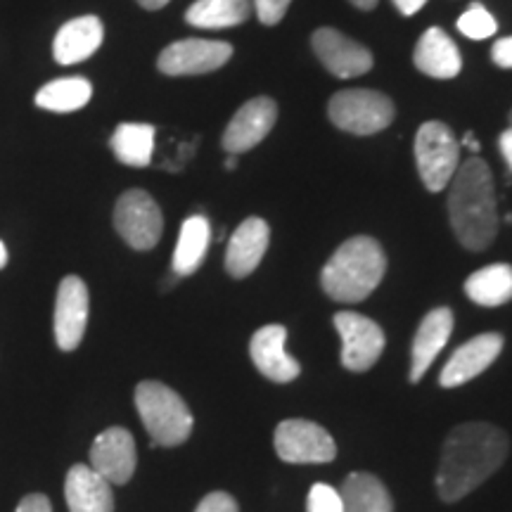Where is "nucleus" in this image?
Masks as SVG:
<instances>
[{
  "instance_id": "f03ea898",
  "label": "nucleus",
  "mask_w": 512,
  "mask_h": 512,
  "mask_svg": "<svg viewBox=\"0 0 512 512\" xmlns=\"http://www.w3.org/2000/svg\"><path fill=\"white\" fill-rule=\"evenodd\" d=\"M448 188V216L458 242L470 252H484L498 233L496 188L489 164L479 157L467 159Z\"/></svg>"
},
{
  "instance_id": "6e6552de",
  "label": "nucleus",
  "mask_w": 512,
  "mask_h": 512,
  "mask_svg": "<svg viewBox=\"0 0 512 512\" xmlns=\"http://www.w3.org/2000/svg\"><path fill=\"white\" fill-rule=\"evenodd\" d=\"M273 444L280 460L294 465L332 463L337 456L335 439L330 437V432L309 420L280 422Z\"/></svg>"
},
{
  "instance_id": "9d476101",
  "label": "nucleus",
  "mask_w": 512,
  "mask_h": 512,
  "mask_svg": "<svg viewBox=\"0 0 512 512\" xmlns=\"http://www.w3.org/2000/svg\"><path fill=\"white\" fill-rule=\"evenodd\" d=\"M230 57H233L230 43L185 38L162 50L157 67L166 76H200L221 69Z\"/></svg>"
},
{
  "instance_id": "4c0bfd02",
  "label": "nucleus",
  "mask_w": 512,
  "mask_h": 512,
  "mask_svg": "<svg viewBox=\"0 0 512 512\" xmlns=\"http://www.w3.org/2000/svg\"><path fill=\"white\" fill-rule=\"evenodd\" d=\"M351 5H354V8H358V10H373L377 3H380V0H349Z\"/></svg>"
},
{
  "instance_id": "423d86ee",
  "label": "nucleus",
  "mask_w": 512,
  "mask_h": 512,
  "mask_svg": "<svg viewBox=\"0 0 512 512\" xmlns=\"http://www.w3.org/2000/svg\"><path fill=\"white\" fill-rule=\"evenodd\" d=\"M330 121L354 136H375L394 121V102L370 88H349L332 95Z\"/></svg>"
},
{
  "instance_id": "2eb2a0df",
  "label": "nucleus",
  "mask_w": 512,
  "mask_h": 512,
  "mask_svg": "<svg viewBox=\"0 0 512 512\" xmlns=\"http://www.w3.org/2000/svg\"><path fill=\"white\" fill-rule=\"evenodd\" d=\"M501 351L503 337L498 332H484V335L472 337L470 342H465L456 354L448 358V363L439 375L441 387L451 389L475 380L477 375H482L501 356Z\"/></svg>"
},
{
  "instance_id": "c85d7f7f",
  "label": "nucleus",
  "mask_w": 512,
  "mask_h": 512,
  "mask_svg": "<svg viewBox=\"0 0 512 512\" xmlns=\"http://www.w3.org/2000/svg\"><path fill=\"white\" fill-rule=\"evenodd\" d=\"M309 512H344L342 494L330 484H313L309 491Z\"/></svg>"
},
{
  "instance_id": "2f4dec72",
  "label": "nucleus",
  "mask_w": 512,
  "mask_h": 512,
  "mask_svg": "<svg viewBox=\"0 0 512 512\" xmlns=\"http://www.w3.org/2000/svg\"><path fill=\"white\" fill-rule=\"evenodd\" d=\"M15 512H53V505L46 494H29L19 501Z\"/></svg>"
},
{
  "instance_id": "ea45409f",
  "label": "nucleus",
  "mask_w": 512,
  "mask_h": 512,
  "mask_svg": "<svg viewBox=\"0 0 512 512\" xmlns=\"http://www.w3.org/2000/svg\"><path fill=\"white\" fill-rule=\"evenodd\" d=\"M235 166H238V155H228V159H226V169L233 171Z\"/></svg>"
},
{
  "instance_id": "393cba45",
  "label": "nucleus",
  "mask_w": 512,
  "mask_h": 512,
  "mask_svg": "<svg viewBox=\"0 0 512 512\" xmlns=\"http://www.w3.org/2000/svg\"><path fill=\"white\" fill-rule=\"evenodd\" d=\"M252 0H197L185 12V22L197 29H228L245 22Z\"/></svg>"
},
{
  "instance_id": "1a4fd4ad",
  "label": "nucleus",
  "mask_w": 512,
  "mask_h": 512,
  "mask_svg": "<svg viewBox=\"0 0 512 512\" xmlns=\"http://www.w3.org/2000/svg\"><path fill=\"white\" fill-rule=\"evenodd\" d=\"M335 328L342 337V366L351 373H366L373 368L387 344L380 325L361 313L339 311L335 313Z\"/></svg>"
},
{
  "instance_id": "cd10ccee",
  "label": "nucleus",
  "mask_w": 512,
  "mask_h": 512,
  "mask_svg": "<svg viewBox=\"0 0 512 512\" xmlns=\"http://www.w3.org/2000/svg\"><path fill=\"white\" fill-rule=\"evenodd\" d=\"M456 27L460 34L472 38V41H484V38L494 36L498 31L494 15H491V12L479 3H472L470 8H467L463 15L458 17Z\"/></svg>"
},
{
  "instance_id": "412c9836",
  "label": "nucleus",
  "mask_w": 512,
  "mask_h": 512,
  "mask_svg": "<svg viewBox=\"0 0 512 512\" xmlns=\"http://www.w3.org/2000/svg\"><path fill=\"white\" fill-rule=\"evenodd\" d=\"M415 67L432 79H453L463 69V57L453 38L444 29L432 27L420 36L415 46Z\"/></svg>"
},
{
  "instance_id": "6ab92c4d",
  "label": "nucleus",
  "mask_w": 512,
  "mask_h": 512,
  "mask_svg": "<svg viewBox=\"0 0 512 512\" xmlns=\"http://www.w3.org/2000/svg\"><path fill=\"white\" fill-rule=\"evenodd\" d=\"M64 498L69 512H114L112 484L91 465H74L67 472Z\"/></svg>"
},
{
  "instance_id": "aec40b11",
  "label": "nucleus",
  "mask_w": 512,
  "mask_h": 512,
  "mask_svg": "<svg viewBox=\"0 0 512 512\" xmlns=\"http://www.w3.org/2000/svg\"><path fill=\"white\" fill-rule=\"evenodd\" d=\"M102 38H105V27L98 17H76L57 31L53 41L55 60L64 67L88 60L102 46Z\"/></svg>"
},
{
  "instance_id": "a19ab883",
  "label": "nucleus",
  "mask_w": 512,
  "mask_h": 512,
  "mask_svg": "<svg viewBox=\"0 0 512 512\" xmlns=\"http://www.w3.org/2000/svg\"><path fill=\"white\" fill-rule=\"evenodd\" d=\"M510 128H512V112H510Z\"/></svg>"
},
{
  "instance_id": "5701e85b",
  "label": "nucleus",
  "mask_w": 512,
  "mask_h": 512,
  "mask_svg": "<svg viewBox=\"0 0 512 512\" xmlns=\"http://www.w3.org/2000/svg\"><path fill=\"white\" fill-rule=\"evenodd\" d=\"M211 240V226L207 216L197 214L185 219L181 226V235H178V245L174 252V273L178 278H185V275H192L197 268L202 266L204 256H207Z\"/></svg>"
},
{
  "instance_id": "f257e3e1",
  "label": "nucleus",
  "mask_w": 512,
  "mask_h": 512,
  "mask_svg": "<svg viewBox=\"0 0 512 512\" xmlns=\"http://www.w3.org/2000/svg\"><path fill=\"white\" fill-rule=\"evenodd\" d=\"M508 458V437L489 422H465L451 430L441 451L437 489L441 501L456 503L484 484Z\"/></svg>"
},
{
  "instance_id": "e433bc0d",
  "label": "nucleus",
  "mask_w": 512,
  "mask_h": 512,
  "mask_svg": "<svg viewBox=\"0 0 512 512\" xmlns=\"http://www.w3.org/2000/svg\"><path fill=\"white\" fill-rule=\"evenodd\" d=\"M460 145L470 147V150H472V152L482 150V145H479V143H477V140H475V136H472V131H467V133H465V136H463V143H460Z\"/></svg>"
},
{
  "instance_id": "58836bf2",
  "label": "nucleus",
  "mask_w": 512,
  "mask_h": 512,
  "mask_svg": "<svg viewBox=\"0 0 512 512\" xmlns=\"http://www.w3.org/2000/svg\"><path fill=\"white\" fill-rule=\"evenodd\" d=\"M5 264H8V249H5L3 242H0V271H3Z\"/></svg>"
},
{
  "instance_id": "dca6fc26",
  "label": "nucleus",
  "mask_w": 512,
  "mask_h": 512,
  "mask_svg": "<svg viewBox=\"0 0 512 512\" xmlns=\"http://www.w3.org/2000/svg\"><path fill=\"white\" fill-rule=\"evenodd\" d=\"M287 330L283 325H266L256 330L252 342H249V356L261 375L273 382H292L302 373L299 363L285 351Z\"/></svg>"
},
{
  "instance_id": "c756f323",
  "label": "nucleus",
  "mask_w": 512,
  "mask_h": 512,
  "mask_svg": "<svg viewBox=\"0 0 512 512\" xmlns=\"http://www.w3.org/2000/svg\"><path fill=\"white\" fill-rule=\"evenodd\" d=\"M290 3L292 0H254L256 17H259V22L266 24V27H275V24L285 17Z\"/></svg>"
},
{
  "instance_id": "7ed1b4c3",
  "label": "nucleus",
  "mask_w": 512,
  "mask_h": 512,
  "mask_svg": "<svg viewBox=\"0 0 512 512\" xmlns=\"http://www.w3.org/2000/svg\"><path fill=\"white\" fill-rule=\"evenodd\" d=\"M387 273V256L380 242L358 235L337 247L320 273V285L335 302L356 304L370 297Z\"/></svg>"
},
{
  "instance_id": "9b49d317",
  "label": "nucleus",
  "mask_w": 512,
  "mask_h": 512,
  "mask_svg": "<svg viewBox=\"0 0 512 512\" xmlns=\"http://www.w3.org/2000/svg\"><path fill=\"white\" fill-rule=\"evenodd\" d=\"M311 46L323 67L337 79H356V76L368 74L373 69L370 50L337 29H318L311 36Z\"/></svg>"
},
{
  "instance_id": "7c9ffc66",
  "label": "nucleus",
  "mask_w": 512,
  "mask_h": 512,
  "mask_svg": "<svg viewBox=\"0 0 512 512\" xmlns=\"http://www.w3.org/2000/svg\"><path fill=\"white\" fill-rule=\"evenodd\" d=\"M195 512H240L235 498L226 491H211L200 501Z\"/></svg>"
},
{
  "instance_id": "a878e982",
  "label": "nucleus",
  "mask_w": 512,
  "mask_h": 512,
  "mask_svg": "<svg viewBox=\"0 0 512 512\" xmlns=\"http://www.w3.org/2000/svg\"><path fill=\"white\" fill-rule=\"evenodd\" d=\"M465 294L479 306H503L512 299V266L491 264L472 273L465 283Z\"/></svg>"
},
{
  "instance_id": "f8f14e48",
  "label": "nucleus",
  "mask_w": 512,
  "mask_h": 512,
  "mask_svg": "<svg viewBox=\"0 0 512 512\" xmlns=\"http://www.w3.org/2000/svg\"><path fill=\"white\" fill-rule=\"evenodd\" d=\"M275 119H278L275 100L259 95V98L245 102L223 131V150L228 155H242V152L252 150L273 131Z\"/></svg>"
},
{
  "instance_id": "0eeeda50",
  "label": "nucleus",
  "mask_w": 512,
  "mask_h": 512,
  "mask_svg": "<svg viewBox=\"0 0 512 512\" xmlns=\"http://www.w3.org/2000/svg\"><path fill=\"white\" fill-rule=\"evenodd\" d=\"M114 228L128 247L147 252L162 240L164 216L159 204L145 190H128L114 207Z\"/></svg>"
},
{
  "instance_id": "72a5a7b5",
  "label": "nucleus",
  "mask_w": 512,
  "mask_h": 512,
  "mask_svg": "<svg viewBox=\"0 0 512 512\" xmlns=\"http://www.w3.org/2000/svg\"><path fill=\"white\" fill-rule=\"evenodd\" d=\"M396 10L401 12L403 17H411L415 12H420L427 5V0H394Z\"/></svg>"
},
{
  "instance_id": "ddd939ff",
  "label": "nucleus",
  "mask_w": 512,
  "mask_h": 512,
  "mask_svg": "<svg viewBox=\"0 0 512 512\" xmlns=\"http://www.w3.org/2000/svg\"><path fill=\"white\" fill-rule=\"evenodd\" d=\"M88 287L76 275H67L57 287L55 297V342L62 351H74L86 335L88 325Z\"/></svg>"
},
{
  "instance_id": "39448f33",
  "label": "nucleus",
  "mask_w": 512,
  "mask_h": 512,
  "mask_svg": "<svg viewBox=\"0 0 512 512\" xmlns=\"http://www.w3.org/2000/svg\"><path fill=\"white\" fill-rule=\"evenodd\" d=\"M415 164L430 192H441L456 176L460 166V143L441 121H427L415 133Z\"/></svg>"
},
{
  "instance_id": "473e14b6",
  "label": "nucleus",
  "mask_w": 512,
  "mask_h": 512,
  "mask_svg": "<svg viewBox=\"0 0 512 512\" xmlns=\"http://www.w3.org/2000/svg\"><path fill=\"white\" fill-rule=\"evenodd\" d=\"M491 57H494L498 67L512 69V36L496 41L494 48H491Z\"/></svg>"
},
{
  "instance_id": "4be33fe9",
  "label": "nucleus",
  "mask_w": 512,
  "mask_h": 512,
  "mask_svg": "<svg viewBox=\"0 0 512 512\" xmlns=\"http://www.w3.org/2000/svg\"><path fill=\"white\" fill-rule=\"evenodd\" d=\"M344 512H394L389 491L375 475L368 472H351L342 484Z\"/></svg>"
},
{
  "instance_id": "b1692460",
  "label": "nucleus",
  "mask_w": 512,
  "mask_h": 512,
  "mask_svg": "<svg viewBox=\"0 0 512 512\" xmlns=\"http://www.w3.org/2000/svg\"><path fill=\"white\" fill-rule=\"evenodd\" d=\"M155 126L150 124H119L114 128L110 147L114 157L121 164L136 166L143 169L152 162V152H155Z\"/></svg>"
},
{
  "instance_id": "a211bd4d",
  "label": "nucleus",
  "mask_w": 512,
  "mask_h": 512,
  "mask_svg": "<svg viewBox=\"0 0 512 512\" xmlns=\"http://www.w3.org/2000/svg\"><path fill=\"white\" fill-rule=\"evenodd\" d=\"M453 332V311L441 306L432 309L422 318L418 332H415L411 349V382H420L422 375L430 370L434 358L441 354Z\"/></svg>"
},
{
  "instance_id": "f704fd0d",
  "label": "nucleus",
  "mask_w": 512,
  "mask_h": 512,
  "mask_svg": "<svg viewBox=\"0 0 512 512\" xmlns=\"http://www.w3.org/2000/svg\"><path fill=\"white\" fill-rule=\"evenodd\" d=\"M498 145H501L505 162H508L510 171H512V128H508V131L501 133V138H498Z\"/></svg>"
},
{
  "instance_id": "c9c22d12",
  "label": "nucleus",
  "mask_w": 512,
  "mask_h": 512,
  "mask_svg": "<svg viewBox=\"0 0 512 512\" xmlns=\"http://www.w3.org/2000/svg\"><path fill=\"white\" fill-rule=\"evenodd\" d=\"M145 10H162L164 5H169L171 0H138Z\"/></svg>"
},
{
  "instance_id": "20e7f679",
  "label": "nucleus",
  "mask_w": 512,
  "mask_h": 512,
  "mask_svg": "<svg viewBox=\"0 0 512 512\" xmlns=\"http://www.w3.org/2000/svg\"><path fill=\"white\" fill-rule=\"evenodd\" d=\"M136 408L155 446H181L192 432V413L174 389L157 380L136 387Z\"/></svg>"
},
{
  "instance_id": "bb28decb",
  "label": "nucleus",
  "mask_w": 512,
  "mask_h": 512,
  "mask_svg": "<svg viewBox=\"0 0 512 512\" xmlns=\"http://www.w3.org/2000/svg\"><path fill=\"white\" fill-rule=\"evenodd\" d=\"M91 95V81L83 79V76H69V79H57L46 83V86L36 93V105L48 112L69 114L86 107L88 102H91Z\"/></svg>"
},
{
  "instance_id": "4468645a",
  "label": "nucleus",
  "mask_w": 512,
  "mask_h": 512,
  "mask_svg": "<svg viewBox=\"0 0 512 512\" xmlns=\"http://www.w3.org/2000/svg\"><path fill=\"white\" fill-rule=\"evenodd\" d=\"M138 465L136 441L124 427L100 432L91 446V467L110 484H126Z\"/></svg>"
},
{
  "instance_id": "f3484780",
  "label": "nucleus",
  "mask_w": 512,
  "mask_h": 512,
  "mask_svg": "<svg viewBox=\"0 0 512 512\" xmlns=\"http://www.w3.org/2000/svg\"><path fill=\"white\" fill-rule=\"evenodd\" d=\"M268 242H271V228L264 219L242 221L233 238L228 240L226 249V271L233 278H247L259 268L261 259H264Z\"/></svg>"
}]
</instances>
